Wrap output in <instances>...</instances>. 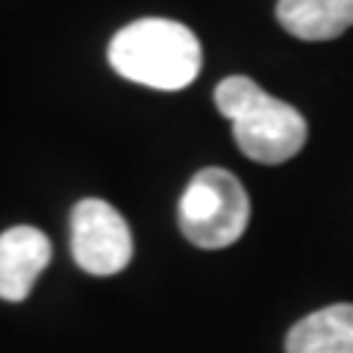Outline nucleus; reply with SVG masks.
Masks as SVG:
<instances>
[{
  "instance_id": "7ed1b4c3",
  "label": "nucleus",
  "mask_w": 353,
  "mask_h": 353,
  "mask_svg": "<svg viewBox=\"0 0 353 353\" xmlns=\"http://www.w3.org/2000/svg\"><path fill=\"white\" fill-rule=\"evenodd\" d=\"M250 221V201L236 174L203 168L180 197V230L194 248L221 250L241 239Z\"/></svg>"
},
{
  "instance_id": "0eeeda50",
  "label": "nucleus",
  "mask_w": 353,
  "mask_h": 353,
  "mask_svg": "<svg viewBox=\"0 0 353 353\" xmlns=\"http://www.w3.org/2000/svg\"><path fill=\"white\" fill-rule=\"evenodd\" d=\"M285 353H353V303H333L297 321Z\"/></svg>"
},
{
  "instance_id": "f03ea898",
  "label": "nucleus",
  "mask_w": 353,
  "mask_h": 353,
  "mask_svg": "<svg viewBox=\"0 0 353 353\" xmlns=\"http://www.w3.org/2000/svg\"><path fill=\"white\" fill-rule=\"evenodd\" d=\"M215 106L230 124L239 150L262 165H280L303 150L309 127L292 103L277 101L250 80L227 77L215 85Z\"/></svg>"
},
{
  "instance_id": "20e7f679",
  "label": "nucleus",
  "mask_w": 353,
  "mask_h": 353,
  "mask_svg": "<svg viewBox=\"0 0 353 353\" xmlns=\"http://www.w3.org/2000/svg\"><path fill=\"white\" fill-rule=\"evenodd\" d=\"M71 250L83 271L112 277L132 259V236L124 215L97 197H85L71 212Z\"/></svg>"
},
{
  "instance_id": "39448f33",
  "label": "nucleus",
  "mask_w": 353,
  "mask_h": 353,
  "mask_svg": "<svg viewBox=\"0 0 353 353\" xmlns=\"http://www.w3.org/2000/svg\"><path fill=\"white\" fill-rule=\"evenodd\" d=\"M50 262V241L36 227H12L0 233V297L21 303Z\"/></svg>"
},
{
  "instance_id": "423d86ee",
  "label": "nucleus",
  "mask_w": 353,
  "mask_h": 353,
  "mask_svg": "<svg viewBox=\"0 0 353 353\" xmlns=\"http://www.w3.org/2000/svg\"><path fill=\"white\" fill-rule=\"evenodd\" d=\"M277 21L303 41H330L353 27V0H277Z\"/></svg>"
},
{
  "instance_id": "f257e3e1",
  "label": "nucleus",
  "mask_w": 353,
  "mask_h": 353,
  "mask_svg": "<svg viewBox=\"0 0 353 353\" xmlns=\"http://www.w3.org/2000/svg\"><path fill=\"white\" fill-rule=\"evenodd\" d=\"M201 41L194 32L168 18H141L115 32L109 41V65L130 83L180 92L201 74Z\"/></svg>"
}]
</instances>
